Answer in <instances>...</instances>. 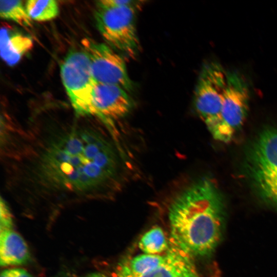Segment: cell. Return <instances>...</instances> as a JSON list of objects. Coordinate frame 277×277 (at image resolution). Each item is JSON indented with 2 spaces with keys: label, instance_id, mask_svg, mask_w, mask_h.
<instances>
[{
  "label": "cell",
  "instance_id": "cell-20",
  "mask_svg": "<svg viewBox=\"0 0 277 277\" xmlns=\"http://www.w3.org/2000/svg\"><path fill=\"white\" fill-rule=\"evenodd\" d=\"M85 277H108V276L103 273L95 272V273L89 274Z\"/></svg>",
  "mask_w": 277,
  "mask_h": 277
},
{
  "label": "cell",
  "instance_id": "cell-11",
  "mask_svg": "<svg viewBox=\"0 0 277 277\" xmlns=\"http://www.w3.org/2000/svg\"><path fill=\"white\" fill-rule=\"evenodd\" d=\"M32 38L17 29L8 25L1 30V56L9 66L17 64L22 57L33 47Z\"/></svg>",
  "mask_w": 277,
  "mask_h": 277
},
{
  "label": "cell",
  "instance_id": "cell-15",
  "mask_svg": "<svg viewBox=\"0 0 277 277\" xmlns=\"http://www.w3.org/2000/svg\"><path fill=\"white\" fill-rule=\"evenodd\" d=\"M25 7L31 19L37 21L51 20L56 17L59 12L58 4L54 0H29Z\"/></svg>",
  "mask_w": 277,
  "mask_h": 277
},
{
  "label": "cell",
  "instance_id": "cell-13",
  "mask_svg": "<svg viewBox=\"0 0 277 277\" xmlns=\"http://www.w3.org/2000/svg\"><path fill=\"white\" fill-rule=\"evenodd\" d=\"M166 259V252L164 255H137L118 267L117 277H141L159 268Z\"/></svg>",
  "mask_w": 277,
  "mask_h": 277
},
{
  "label": "cell",
  "instance_id": "cell-19",
  "mask_svg": "<svg viewBox=\"0 0 277 277\" xmlns=\"http://www.w3.org/2000/svg\"><path fill=\"white\" fill-rule=\"evenodd\" d=\"M9 277H33L26 270L22 268L8 269Z\"/></svg>",
  "mask_w": 277,
  "mask_h": 277
},
{
  "label": "cell",
  "instance_id": "cell-7",
  "mask_svg": "<svg viewBox=\"0 0 277 277\" xmlns=\"http://www.w3.org/2000/svg\"><path fill=\"white\" fill-rule=\"evenodd\" d=\"M249 90L238 73L227 72V81L218 124L211 132L213 138L229 142L241 128L247 115Z\"/></svg>",
  "mask_w": 277,
  "mask_h": 277
},
{
  "label": "cell",
  "instance_id": "cell-18",
  "mask_svg": "<svg viewBox=\"0 0 277 277\" xmlns=\"http://www.w3.org/2000/svg\"><path fill=\"white\" fill-rule=\"evenodd\" d=\"M142 1L133 0H102L97 2V5L108 7H126L141 5Z\"/></svg>",
  "mask_w": 277,
  "mask_h": 277
},
{
  "label": "cell",
  "instance_id": "cell-17",
  "mask_svg": "<svg viewBox=\"0 0 277 277\" xmlns=\"http://www.w3.org/2000/svg\"><path fill=\"white\" fill-rule=\"evenodd\" d=\"M0 230L12 229L13 219L12 214L6 202L1 199L0 203Z\"/></svg>",
  "mask_w": 277,
  "mask_h": 277
},
{
  "label": "cell",
  "instance_id": "cell-10",
  "mask_svg": "<svg viewBox=\"0 0 277 277\" xmlns=\"http://www.w3.org/2000/svg\"><path fill=\"white\" fill-rule=\"evenodd\" d=\"M164 263L141 277H206L199 270L194 258L170 244Z\"/></svg>",
  "mask_w": 277,
  "mask_h": 277
},
{
  "label": "cell",
  "instance_id": "cell-4",
  "mask_svg": "<svg viewBox=\"0 0 277 277\" xmlns=\"http://www.w3.org/2000/svg\"><path fill=\"white\" fill-rule=\"evenodd\" d=\"M140 6L97 5L95 12L96 26L104 39L110 47L130 57L135 56L140 49L135 16Z\"/></svg>",
  "mask_w": 277,
  "mask_h": 277
},
{
  "label": "cell",
  "instance_id": "cell-5",
  "mask_svg": "<svg viewBox=\"0 0 277 277\" xmlns=\"http://www.w3.org/2000/svg\"><path fill=\"white\" fill-rule=\"evenodd\" d=\"M63 84L77 115L91 114L92 96L96 82L89 58L82 49L70 51L61 66Z\"/></svg>",
  "mask_w": 277,
  "mask_h": 277
},
{
  "label": "cell",
  "instance_id": "cell-6",
  "mask_svg": "<svg viewBox=\"0 0 277 277\" xmlns=\"http://www.w3.org/2000/svg\"><path fill=\"white\" fill-rule=\"evenodd\" d=\"M227 73L216 62L202 68L194 93L195 110L211 133L219 122Z\"/></svg>",
  "mask_w": 277,
  "mask_h": 277
},
{
  "label": "cell",
  "instance_id": "cell-9",
  "mask_svg": "<svg viewBox=\"0 0 277 277\" xmlns=\"http://www.w3.org/2000/svg\"><path fill=\"white\" fill-rule=\"evenodd\" d=\"M133 106L128 92L115 85L96 83L91 103V114L108 126L127 115Z\"/></svg>",
  "mask_w": 277,
  "mask_h": 277
},
{
  "label": "cell",
  "instance_id": "cell-16",
  "mask_svg": "<svg viewBox=\"0 0 277 277\" xmlns=\"http://www.w3.org/2000/svg\"><path fill=\"white\" fill-rule=\"evenodd\" d=\"M0 15L4 19L13 21L24 27L32 25V19L21 1H1Z\"/></svg>",
  "mask_w": 277,
  "mask_h": 277
},
{
  "label": "cell",
  "instance_id": "cell-12",
  "mask_svg": "<svg viewBox=\"0 0 277 277\" xmlns=\"http://www.w3.org/2000/svg\"><path fill=\"white\" fill-rule=\"evenodd\" d=\"M30 259L27 245L23 238L12 229L1 231L0 264L1 266L20 265Z\"/></svg>",
  "mask_w": 277,
  "mask_h": 277
},
{
  "label": "cell",
  "instance_id": "cell-1",
  "mask_svg": "<svg viewBox=\"0 0 277 277\" xmlns=\"http://www.w3.org/2000/svg\"><path fill=\"white\" fill-rule=\"evenodd\" d=\"M35 172L41 183L52 189L98 193L115 184L119 161L98 128L76 126L51 137L40 152Z\"/></svg>",
  "mask_w": 277,
  "mask_h": 277
},
{
  "label": "cell",
  "instance_id": "cell-14",
  "mask_svg": "<svg viewBox=\"0 0 277 277\" xmlns=\"http://www.w3.org/2000/svg\"><path fill=\"white\" fill-rule=\"evenodd\" d=\"M166 235L159 227H154L145 233L140 240L138 247L144 253L160 254L169 248Z\"/></svg>",
  "mask_w": 277,
  "mask_h": 277
},
{
  "label": "cell",
  "instance_id": "cell-8",
  "mask_svg": "<svg viewBox=\"0 0 277 277\" xmlns=\"http://www.w3.org/2000/svg\"><path fill=\"white\" fill-rule=\"evenodd\" d=\"M82 44L96 83L117 85L127 92L132 89L133 83L126 65L119 54L110 46L91 38L83 39Z\"/></svg>",
  "mask_w": 277,
  "mask_h": 277
},
{
  "label": "cell",
  "instance_id": "cell-3",
  "mask_svg": "<svg viewBox=\"0 0 277 277\" xmlns=\"http://www.w3.org/2000/svg\"><path fill=\"white\" fill-rule=\"evenodd\" d=\"M244 169L260 198L277 209V129H265L251 142L246 150Z\"/></svg>",
  "mask_w": 277,
  "mask_h": 277
},
{
  "label": "cell",
  "instance_id": "cell-2",
  "mask_svg": "<svg viewBox=\"0 0 277 277\" xmlns=\"http://www.w3.org/2000/svg\"><path fill=\"white\" fill-rule=\"evenodd\" d=\"M168 210L171 244L194 258L213 252L222 239L226 213L212 180L202 177L187 186Z\"/></svg>",
  "mask_w": 277,
  "mask_h": 277
}]
</instances>
